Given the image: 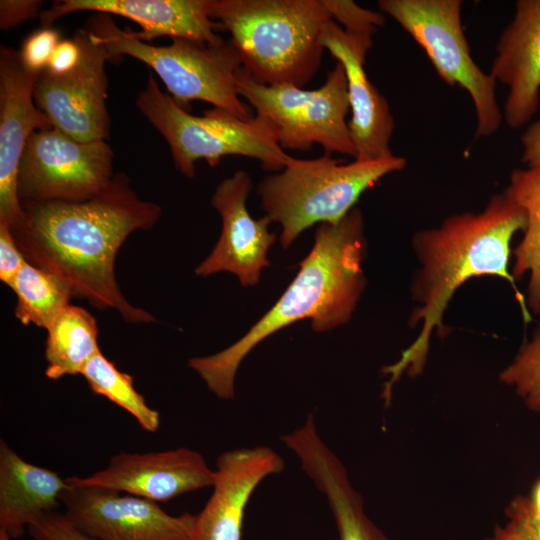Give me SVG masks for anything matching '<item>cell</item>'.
Segmentation results:
<instances>
[{
  "label": "cell",
  "mask_w": 540,
  "mask_h": 540,
  "mask_svg": "<svg viewBox=\"0 0 540 540\" xmlns=\"http://www.w3.org/2000/svg\"><path fill=\"white\" fill-rule=\"evenodd\" d=\"M23 224L11 230L25 259L64 278L73 295L99 310L113 309L127 323L156 318L133 306L115 276L119 248L136 230H149L161 208L142 200L128 176L115 173L109 185L81 202H23Z\"/></svg>",
  "instance_id": "1"
},
{
  "label": "cell",
  "mask_w": 540,
  "mask_h": 540,
  "mask_svg": "<svg viewBox=\"0 0 540 540\" xmlns=\"http://www.w3.org/2000/svg\"><path fill=\"white\" fill-rule=\"evenodd\" d=\"M525 227L524 210L502 193L492 196L479 213L454 214L439 227L414 235L419 268L413 277L412 296L418 305L408 323L410 327L421 325V330L400 359L383 368L389 376L382 394L386 401L403 373L414 376L423 370L432 334L448 333L443 324L444 311L455 291L467 280L480 276L505 279L515 292L524 321H531L525 297L509 272L512 238Z\"/></svg>",
  "instance_id": "2"
},
{
  "label": "cell",
  "mask_w": 540,
  "mask_h": 540,
  "mask_svg": "<svg viewBox=\"0 0 540 540\" xmlns=\"http://www.w3.org/2000/svg\"><path fill=\"white\" fill-rule=\"evenodd\" d=\"M363 215L353 208L339 222L321 223L314 245L279 300L231 346L213 355L193 357L189 367L222 400L234 398V382L243 359L265 338L302 319L321 333L347 323L366 287Z\"/></svg>",
  "instance_id": "3"
},
{
  "label": "cell",
  "mask_w": 540,
  "mask_h": 540,
  "mask_svg": "<svg viewBox=\"0 0 540 540\" xmlns=\"http://www.w3.org/2000/svg\"><path fill=\"white\" fill-rule=\"evenodd\" d=\"M210 17L256 82L300 88L320 68L322 32L333 19L324 0H211Z\"/></svg>",
  "instance_id": "4"
},
{
  "label": "cell",
  "mask_w": 540,
  "mask_h": 540,
  "mask_svg": "<svg viewBox=\"0 0 540 540\" xmlns=\"http://www.w3.org/2000/svg\"><path fill=\"white\" fill-rule=\"evenodd\" d=\"M406 164L405 158L395 155L350 163L326 153L315 159L293 157L282 171L264 177L256 192L264 216L281 225L280 243L287 249L314 224L339 222L366 190Z\"/></svg>",
  "instance_id": "5"
},
{
  "label": "cell",
  "mask_w": 540,
  "mask_h": 540,
  "mask_svg": "<svg viewBox=\"0 0 540 540\" xmlns=\"http://www.w3.org/2000/svg\"><path fill=\"white\" fill-rule=\"evenodd\" d=\"M136 105L169 145L175 168L187 178L195 176V163L205 160L216 167L225 156L256 159L266 171H282L293 159L278 142L273 125L255 115L242 119L223 109L192 115L149 74Z\"/></svg>",
  "instance_id": "6"
},
{
  "label": "cell",
  "mask_w": 540,
  "mask_h": 540,
  "mask_svg": "<svg viewBox=\"0 0 540 540\" xmlns=\"http://www.w3.org/2000/svg\"><path fill=\"white\" fill-rule=\"evenodd\" d=\"M87 27L116 60L126 55L151 67L184 109L199 100L242 119L251 117L238 94L237 72L242 64L231 39L211 45L173 38L170 45L155 46L137 38L134 31L120 29L105 13L93 16Z\"/></svg>",
  "instance_id": "7"
},
{
  "label": "cell",
  "mask_w": 540,
  "mask_h": 540,
  "mask_svg": "<svg viewBox=\"0 0 540 540\" xmlns=\"http://www.w3.org/2000/svg\"><path fill=\"white\" fill-rule=\"evenodd\" d=\"M237 90L275 128L280 146L308 151L319 144L326 154L356 157L346 116L350 112L347 79L337 62L321 87L305 90L292 85L267 86L256 82L242 67Z\"/></svg>",
  "instance_id": "8"
},
{
  "label": "cell",
  "mask_w": 540,
  "mask_h": 540,
  "mask_svg": "<svg viewBox=\"0 0 540 540\" xmlns=\"http://www.w3.org/2000/svg\"><path fill=\"white\" fill-rule=\"evenodd\" d=\"M390 15L424 49L438 76L448 85L464 88L476 112L475 138L499 129L503 114L496 98L497 81L471 57L461 24L460 0H380Z\"/></svg>",
  "instance_id": "9"
},
{
  "label": "cell",
  "mask_w": 540,
  "mask_h": 540,
  "mask_svg": "<svg viewBox=\"0 0 540 540\" xmlns=\"http://www.w3.org/2000/svg\"><path fill=\"white\" fill-rule=\"evenodd\" d=\"M114 153L105 140L84 142L51 127L34 131L23 150L17 178L23 202H81L111 182Z\"/></svg>",
  "instance_id": "10"
},
{
  "label": "cell",
  "mask_w": 540,
  "mask_h": 540,
  "mask_svg": "<svg viewBox=\"0 0 540 540\" xmlns=\"http://www.w3.org/2000/svg\"><path fill=\"white\" fill-rule=\"evenodd\" d=\"M78 63L63 74L44 69L34 87V99L52 126L72 138L90 142L106 140L110 116L106 105L108 78L105 64L117 61L88 27L76 30Z\"/></svg>",
  "instance_id": "11"
},
{
  "label": "cell",
  "mask_w": 540,
  "mask_h": 540,
  "mask_svg": "<svg viewBox=\"0 0 540 540\" xmlns=\"http://www.w3.org/2000/svg\"><path fill=\"white\" fill-rule=\"evenodd\" d=\"M66 518L97 540H192L195 515L172 516L157 502L66 478Z\"/></svg>",
  "instance_id": "12"
},
{
  "label": "cell",
  "mask_w": 540,
  "mask_h": 540,
  "mask_svg": "<svg viewBox=\"0 0 540 540\" xmlns=\"http://www.w3.org/2000/svg\"><path fill=\"white\" fill-rule=\"evenodd\" d=\"M40 73L28 70L19 51L0 48V222L19 228L25 213L17 191L18 167L30 135L52 126L34 99Z\"/></svg>",
  "instance_id": "13"
},
{
  "label": "cell",
  "mask_w": 540,
  "mask_h": 540,
  "mask_svg": "<svg viewBox=\"0 0 540 540\" xmlns=\"http://www.w3.org/2000/svg\"><path fill=\"white\" fill-rule=\"evenodd\" d=\"M252 184L250 175L239 170L215 189L211 204L221 217L222 230L211 253L196 267L198 276L230 272L242 286H255L262 269L270 266L267 252L276 235L269 232L266 216L254 219L247 209Z\"/></svg>",
  "instance_id": "14"
},
{
  "label": "cell",
  "mask_w": 540,
  "mask_h": 540,
  "mask_svg": "<svg viewBox=\"0 0 540 540\" xmlns=\"http://www.w3.org/2000/svg\"><path fill=\"white\" fill-rule=\"evenodd\" d=\"M321 43L345 71L351 119L348 122L356 160H379L393 155L390 141L394 119L385 97L369 80L364 63L372 39L345 31L334 19L325 25Z\"/></svg>",
  "instance_id": "15"
},
{
  "label": "cell",
  "mask_w": 540,
  "mask_h": 540,
  "mask_svg": "<svg viewBox=\"0 0 540 540\" xmlns=\"http://www.w3.org/2000/svg\"><path fill=\"white\" fill-rule=\"evenodd\" d=\"M79 479L158 502L213 486L215 470L209 468L202 454L181 447L161 452L120 453L110 459L105 469Z\"/></svg>",
  "instance_id": "16"
},
{
  "label": "cell",
  "mask_w": 540,
  "mask_h": 540,
  "mask_svg": "<svg viewBox=\"0 0 540 540\" xmlns=\"http://www.w3.org/2000/svg\"><path fill=\"white\" fill-rule=\"evenodd\" d=\"M284 468L283 458L267 446L221 453L216 461L212 495L195 515L192 540H241L251 495L264 478Z\"/></svg>",
  "instance_id": "17"
},
{
  "label": "cell",
  "mask_w": 540,
  "mask_h": 540,
  "mask_svg": "<svg viewBox=\"0 0 540 540\" xmlns=\"http://www.w3.org/2000/svg\"><path fill=\"white\" fill-rule=\"evenodd\" d=\"M211 0H63L41 12L42 27H52L60 17L77 11L115 14L136 22L134 35L147 42L158 37L182 38L220 45L219 25L210 17Z\"/></svg>",
  "instance_id": "18"
},
{
  "label": "cell",
  "mask_w": 540,
  "mask_h": 540,
  "mask_svg": "<svg viewBox=\"0 0 540 540\" xmlns=\"http://www.w3.org/2000/svg\"><path fill=\"white\" fill-rule=\"evenodd\" d=\"M515 6L496 44L490 74L508 88L503 117L517 129L530 121L540 102V0H519Z\"/></svg>",
  "instance_id": "19"
},
{
  "label": "cell",
  "mask_w": 540,
  "mask_h": 540,
  "mask_svg": "<svg viewBox=\"0 0 540 540\" xmlns=\"http://www.w3.org/2000/svg\"><path fill=\"white\" fill-rule=\"evenodd\" d=\"M281 441L327 498L340 540H391L365 513L360 493L352 486L343 463L321 439L312 413L301 427L281 436Z\"/></svg>",
  "instance_id": "20"
},
{
  "label": "cell",
  "mask_w": 540,
  "mask_h": 540,
  "mask_svg": "<svg viewBox=\"0 0 540 540\" xmlns=\"http://www.w3.org/2000/svg\"><path fill=\"white\" fill-rule=\"evenodd\" d=\"M66 487L57 472L25 461L0 441V530L10 538L21 537L26 526L54 511Z\"/></svg>",
  "instance_id": "21"
},
{
  "label": "cell",
  "mask_w": 540,
  "mask_h": 540,
  "mask_svg": "<svg viewBox=\"0 0 540 540\" xmlns=\"http://www.w3.org/2000/svg\"><path fill=\"white\" fill-rule=\"evenodd\" d=\"M503 193L526 215L524 236L512 251L511 274L519 279L529 273L526 304L540 314V165L513 170Z\"/></svg>",
  "instance_id": "22"
},
{
  "label": "cell",
  "mask_w": 540,
  "mask_h": 540,
  "mask_svg": "<svg viewBox=\"0 0 540 540\" xmlns=\"http://www.w3.org/2000/svg\"><path fill=\"white\" fill-rule=\"evenodd\" d=\"M45 342V375L52 380L81 374L99 351L96 319L86 309L69 304L49 325Z\"/></svg>",
  "instance_id": "23"
},
{
  "label": "cell",
  "mask_w": 540,
  "mask_h": 540,
  "mask_svg": "<svg viewBox=\"0 0 540 540\" xmlns=\"http://www.w3.org/2000/svg\"><path fill=\"white\" fill-rule=\"evenodd\" d=\"M16 294V318L23 324L47 329L70 304L71 285L59 275L26 260L7 284Z\"/></svg>",
  "instance_id": "24"
},
{
  "label": "cell",
  "mask_w": 540,
  "mask_h": 540,
  "mask_svg": "<svg viewBox=\"0 0 540 540\" xmlns=\"http://www.w3.org/2000/svg\"><path fill=\"white\" fill-rule=\"evenodd\" d=\"M81 375L93 393L105 396L129 412L144 430L148 432L158 430L160 425L158 411L152 409L134 388L133 377L118 370L101 351L87 362Z\"/></svg>",
  "instance_id": "25"
},
{
  "label": "cell",
  "mask_w": 540,
  "mask_h": 540,
  "mask_svg": "<svg viewBox=\"0 0 540 540\" xmlns=\"http://www.w3.org/2000/svg\"><path fill=\"white\" fill-rule=\"evenodd\" d=\"M499 380L512 387L528 409L540 412V325L500 373Z\"/></svg>",
  "instance_id": "26"
},
{
  "label": "cell",
  "mask_w": 540,
  "mask_h": 540,
  "mask_svg": "<svg viewBox=\"0 0 540 540\" xmlns=\"http://www.w3.org/2000/svg\"><path fill=\"white\" fill-rule=\"evenodd\" d=\"M332 18L348 33L372 39L373 34L383 26L385 18L381 13L364 9L353 1L324 0Z\"/></svg>",
  "instance_id": "27"
},
{
  "label": "cell",
  "mask_w": 540,
  "mask_h": 540,
  "mask_svg": "<svg viewBox=\"0 0 540 540\" xmlns=\"http://www.w3.org/2000/svg\"><path fill=\"white\" fill-rule=\"evenodd\" d=\"M60 38V33L53 27H42L28 35L19 51L24 66L32 72L41 73L47 68Z\"/></svg>",
  "instance_id": "28"
},
{
  "label": "cell",
  "mask_w": 540,
  "mask_h": 540,
  "mask_svg": "<svg viewBox=\"0 0 540 540\" xmlns=\"http://www.w3.org/2000/svg\"><path fill=\"white\" fill-rule=\"evenodd\" d=\"M28 528L36 540H97L78 530L64 514L55 511L43 514Z\"/></svg>",
  "instance_id": "29"
},
{
  "label": "cell",
  "mask_w": 540,
  "mask_h": 540,
  "mask_svg": "<svg viewBox=\"0 0 540 540\" xmlns=\"http://www.w3.org/2000/svg\"><path fill=\"white\" fill-rule=\"evenodd\" d=\"M25 262L11 228L0 222V280L7 285Z\"/></svg>",
  "instance_id": "30"
},
{
  "label": "cell",
  "mask_w": 540,
  "mask_h": 540,
  "mask_svg": "<svg viewBox=\"0 0 540 540\" xmlns=\"http://www.w3.org/2000/svg\"><path fill=\"white\" fill-rule=\"evenodd\" d=\"M41 5L42 1L39 0H1L0 29L7 31L34 19L39 15Z\"/></svg>",
  "instance_id": "31"
},
{
  "label": "cell",
  "mask_w": 540,
  "mask_h": 540,
  "mask_svg": "<svg viewBox=\"0 0 540 540\" xmlns=\"http://www.w3.org/2000/svg\"><path fill=\"white\" fill-rule=\"evenodd\" d=\"M505 514L508 520L521 527L532 540H540V519L534 514L529 497L518 495L513 498Z\"/></svg>",
  "instance_id": "32"
},
{
  "label": "cell",
  "mask_w": 540,
  "mask_h": 540,
  "mask_svg": "<svg viewBox=\"0 0 540 540\" xmlns=\"http://www.w3.org/2000/svg\"><path fill=\"white\" fill-rule=\"evenodd\" d=\"M80 57V50L74 39L61 40L52 52L46 69L63 74L76 66Z\"/></svg>",
  "instance_id": "33"
},
{
  "label": "cell",
  "mask_w": 540,
  "mask_h": 540,
  "mask_svg": "<svg viewBox=\"0 0 540 540\" xmlns=\"http://www.w3.org/2000/svg\"><path fill=\"white\" fill-rule=\"evenodd\" d=\"M523 153L521 161L527 167L540 165V118L530 124L521 136Z\"/></svg>",
  "instance_id": "34"
},
{
  "label": "cell",
  "mask_w": 540,
  "mask_h": 540,
  "mask_svg": "<svg viewBox=\"0 0 540 540\" xmlns=\"http://www.w3.org/2000/svg\"><path fill=\"white\" fill-rule=\"evenodd\" d=\"M486 540H532L525 531L511 520L504 526L497 525Z\"/></svg>",
  "instance_id": "35"
},
{
  "label": "cell",
  "mask_w": 540,
  "mask_h": 540,
  "mask_svg": "<svg viewBox=\"0 0 540 540\" xmlns=\"http://www.w3.org/2000/svg\"><path fill=\"white\" fill-rule=\"evenodd\" d=\"M529 498L534 514L540 519V480L536 483L532 496Z\"/></svg>",
  "instance_id": "36"
},
{
  "label": "cell",
  "mask_w": 540,
  "mask_h": 540,
  "mask_svg": "<svg viewBox=\"0 0 540 540\" xmlns=\"http://www.w3.org/2000/svg\"><path fill=\"white\" fill-rule=\"evenodd\" d=\"M10 536L4 530H0V540H10Z\"/></svg>",
  "instance_id": "37"
}]
</instances>
